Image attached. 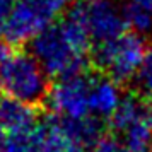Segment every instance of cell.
<instances>
[{"label": "cell", "instance_id": "1", "mask_svg": "<svg viewBox=\"0 0 152 152\" xmlns=\"http://www.w3.org/2000/svg\"><path fill=\"white\" fill-rule=\"evenodd\" d=\"M31 53L45 72L53 77L82 72L91 50V38L74 15L51 24L31 39Z\"/></svg>", "mask_w": 152, "mask_h": 152}, {"label": "cell", "instance_id": "2", "mask_svg": "<svg viewBox=\"0 0 152 152\" xmlns=\"http://www.w3.org/2000/svg\"><path fill=\"white\" fill-rule=\"evenodd\" d=\"M48 74L33 53L12 51L0 63V86L9 97L28 104L43 101L48 92Z\"/></svg>", "mask_w": 152, "mask_h": 152}, {"label": "cell", "instance_id": "3", "mask_svg": "<svg viewBox=\"0 0 152 152\" xmlns=\"http://www.w3.org/2000/svg\"><path fill=\"white\" fill-rule=\"evenodd\" d=\"M67 9V0H15L0 34L10 45L29 43L55 24Z\"/></svg>", "mask_w": 152, "mask_h": 152}, {"label": "cell", "instance_id": "4", "mask_svg": "<svg viewBox=\"0 0 152 152\" xmlns=\"http://www.w3.org/2000/svg\"><path fill=\"white\" fill-rule=\"evenodd\" d=\"M145 50L144 36L135 31H123L111 39L97 43L94 62L113 80L126 82L135 77Z\"/></svg>", "mask_w": 152, "mask_h": 152}, {"label": "cell", "instance_id": "5", "mask_svg": "<svg viewBox=\"0 0 152 152\" xmlns=\"http://www.w3.org/2000/svg\"><path fill=\"white\" fill-rule=\"evenodd\" d=\"M111 126L128 152H152V118L137 96H123L111 115Z\"/></svg>", "mask_w": 152, "mask_h": 152}, {"label": "cell", "instance_id": "6", "mask_svg": "<svg viewBox=\"0 0 152 152\" xmlns=\"http://www.w3.org/2000/svg\"><path fill=\"white\" fill-rule=\"evenodd\" d=\"M87 31L91 41H106L126 28L123 7L116 0H80L69 10Z\"/></svg>", "mask_w": 152, "mask_h": 152}, {"label": "cell", "instance_id": "7", "mask_svg": "<svg viewBox=\"0 0 152 152\" xmlns=\"http://www.w3.org/2000/svg\"><path fill=\"white\" fill-rule=\"evenodd\" d=\"M89 86L91 77L82 72L58 77V80L48 87L45 99L58 118L77 120L89 116Z\"/></svg>", "mask_w": 152, "mask_h": 152}, {"label": "cell", "instance_id": "8", "mask_svg": "<svg viewBox=\"0 0 152 152\" xmlns=\"http://www.w3.org/2000/svg\"><path fill=\"white\" fill-rule=\"evenodd\" d=\"M43 152H84L86 145L77 138L69 120L51 116L38 125Z\"/></svg>", "mask_w": 152, "mask_h": 152}, {"label": "cell", "instance_id": "9", "mask_svg": "<svg viewBox=\"0 0 152 152\" xmlns=\"http://www.w3.org/2000/svg\"><path fill=\"white\" fill-rule=\"evenodd\" d=\"M121 89L111 77H91L89 111L96 118H110L121 101Z\"/></svg>", "mask_w": 152, "mask_h": 152}, {"label": "cell", "instance_id": "10", "mask_svg": "<svg viewBox=\"0 0 152 152\" xmlns=\"http://www.w3.org/2000/svg\"><path fill=\"white\" fill-rule=\"evenodd\" d=\"M38 125V115H36L33 104L17 101L14 97H7L0 101V126L7 133H22Z\"/></svg>", "mask_w": 152, "mask_h": 152}, {"label": "cell", "instance_id": "11", "mask_svg": "<svg viewBox=\"0 0 152 152\" xmlns=\"http://www.w3.org/2000/svg\"><path fill=\"white\" fill-rule=\"evenodd\" d=\"M126 26L138 34L152 33V0H123Z\"/></svg>", "mask_w": 152, "mask_h": 152}, {"label": "cell", "instance_id": "12", "mask_svg": "<svg viewBox=\"0 0 152 152\" xmlns=\"http://www.w3.org/2000/svg\"><path fill=\"white\" fill-rule=\"evenodd\" d=\"M4 152H43L38 125L28 132L12 133L9 138H5Z\"/></svg>", "mask_w": 152, "mask_h": 152}, {"label": "cell", "instance_id": "13", "mask_svg": "<svg viewBox=\"0 0 152 152\" xmlns=\"http://www.w3.org/2000/svg\"><path fill=\"white\" fill-rule=\"evenodd\" d=\"M133 79L137 80L138 89L142 91L145 96L152 97V46L145 50L144 58H142L140 67H138Z\"/></svg>", "mask_w": 152, "mask_h": 152}, {"label": "cell", "instance_id": "14", "mask_svg": "<svg viewBox=\"0 0 152 152\" xmlns=\"http://www.w3.org/2000/svg\"><path fill=\"white\" fill-rule=\"evenodd\" d=\"M12 4H14V0H0V29L5 24L9 14L12 10Z\"/></svg>", "mask_w": 152, "mask_h": 152}, {"label": "cell", "instance_id": "15", "mask_svg": "<svg viewBox=\"0 0 152 152\" xmlns=\"http://www.w3.org/2000/svg\"><path fill=\"white\" fill-rule=\"evenodd\" d=\"M14 50H12V46H10V43H0V63L4 62L5 58H7L10 53H12Z\"/></svg>", "mask_w": 152, "mask_h": 152}, {"label": "cell", "instance_id": "16", "mask_svg": "<svg viewBox=\"0 0 152 152\" xmlns=\"http://www.w3.org/2000/svg\"><path fill=\"white\" fill-rule=\"evenodd\" d=\"M4 145H5V132L0 126V152H4Z\"/></svg>", "mask_w": 152, "mask_h": 152}, {"label": "cell", "instance_id": "17", "mask_svg": "<svg viewBox=\"0 0 152 152\" xmlns=\"http://www.w3.org/2000/svg\"><path fill=\"white\" fill-rule=\"evenodd\" d=\"M149 115H151V118H152V103H151V106H149Z\"/></svg>", "mask_w": 152, "mask_h": 152}, {"label": "cell", "instance_id": "18", "mask_svg": "<svg viewBox=\"0 0 152 152\" xmlns=\"http://www.w3.org/2000/svg\"><path fill=\"white\" fill-rule=\"evenodd\" d=\"M2 92H4V91H2V86H0V101H2Z\"/></svg>", "mask_w": 152, "mask_h": 152}]
</instances>
